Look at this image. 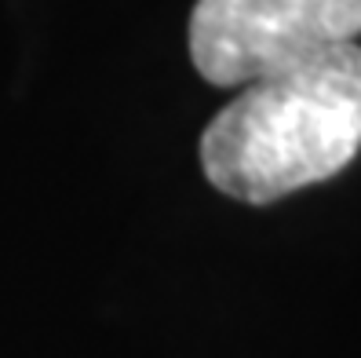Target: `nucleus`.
Masks as SVG:
<instances>
[{
    "label": "nucleus",
    "mask_w": 361,
    "mask_h": 358,
    "mask_svg": "<svg viewBox=\"0 0 361 358\" xmlns=\"http://www.w3.org/2000/svg\"><path fill=\"white\" fill-rule=\"evenodd\" d=\"M201 172L233 201L270 205L361 154V44L245 84L201 132Z\"/></svg>",
    "instance_id": "obj_1"
},
{
    "label": "nucleus",
    "mask_w": 361,
    "mask_h": 358,
    "mask_svg": "<svg viewBox=\"0 0 361 358\" xmlns=\"http://www.w3.org/2000/svg\"><path fill=\"white\" fill-rule=\"evenodd\" d=\"M357 37L361 0H197L186 48L208 84L245 88Z\"/></svg>",
    "instance_id": "obj_2"
}]
</instances>
